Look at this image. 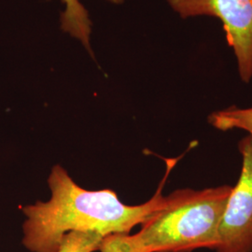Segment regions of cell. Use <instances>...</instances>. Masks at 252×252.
<instances>
[{
    "label": "cell",
    "instance_id": "1",
    "mask_svg": "<svg viewBox=\"0 0 252 252\" xmlns=\"http://www.w3.org/2000/svg\"><path fill=\"white\" fill-rule=\"evenodd\" d=\"M175 160H167V171L155 194L138 206H127L112 189L87 190L77 185L67 172L55 165L49 177L52 198L24 207L23 244L31 252H57L70 232H92L107 237L130 234L161 207L162 189Z\"/></svg>",
    "mask_w": 252,
    "mask_h": 252
},
{
    "label": "cell",
    "instance_id": "7",
    "mask_svg": "<svg viewBox=\"0 0 252 252\" xmlns=\"http://www.w3.org/2000/svg\"><path fill=\"white\" fill-rule=\"evenodd\" d=\"M104 236L92 232H70L65 234L57 252H94L99 251Z\"/></svg>",
    "mask_w": 252,
    "mask_h": 252
},
{
    "label": "cell",
    "instance_id": "2",
    "mask_svg": "<svg viewBox=\"0 0 252 252\" xmlns=\"http://www.w3.org/2000/svg\"><path fill=\"white\" fill-rule=\"evenodd\" d=\"M233 186L180 189L163 196L162 205L135 234H115L121 252L215 251L219 230Z\"/></svg>",
    "mask_w": 252,
    "mask_h": 252
},
{
    "label": "cell",
    "instance_id": "8",
    "mask_svg": "<svg viewBox=\"0 0 252 252\" xmlns=\"http://www.w3.org/2000/svg\"><path fill=\"white\" fill-rule=\"evenodd\" d=\"M107 1L114 3V4H120V3H123L125 0H107Z\"/></svg>",
    "mask_w": 252,
    "mask_h": 252
},
{
    "label": "cell",
    "instance_id": "5",
    "mask_svg": "<svg viewBox=\"0 0 252 252\" xmlns=\"http://www.w3.org/2000/svg\"><path fill=\"white\" fill-rule=\"evenodd\" d=\"M64 9L62 13V29L78 38L87 49H90L92 29L89 15L80 0H62Z\"/></svg>",
    "mask_w": 252,
    "mask_h": 252
},
{
    "label": "cell",
    "instance_id": "3",
    "mask_svg": "<svg viewBox=\"0 0 252 252\" xmlns=\"http://www.w3.org/2000/svg\"><path fill=\"white\" fill-rule=\"evenodd\" d=\"M182 18L201 15L220 19L234 50L244 82L252 79V0H167Z\"/></svg>",
    "mask_w": 252,
    "mask_h": 252
},
{
    "label": "cell",
    "instance_id": "6",
    "mask_svg": "<svg viewBox=\"0 0 252 252\" xmlns=\"http://www.w3.org/2000/svg\"><path fill=\"white\" fill-rule=\"evenodd\" d=\"M208 123L218 130L241 129L252 135V107L247 108L232 107L215 111L209 115Z\"/></svg>",
    "mask_w": 252,
    "mask_h": 252
},
{
    "label": "cell",
    "instance_id": "4",
    "mask_svg": "<svg viewBox=\"0 0 252 252\" xmlns=\"http://www.w3.org/2000/svg\"><path fill=\"white\" fill-rule=\"evenodd\" d=\"M238 149L242 170L220 225L216 252H252V135L244 137Z\"/></svg>",
    "mask_w": 252,
    "mask_h": 252
}]
</instances>
